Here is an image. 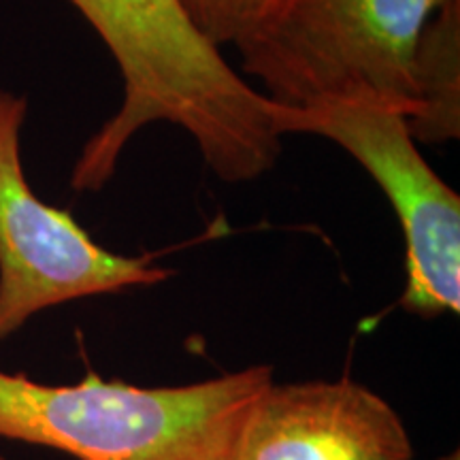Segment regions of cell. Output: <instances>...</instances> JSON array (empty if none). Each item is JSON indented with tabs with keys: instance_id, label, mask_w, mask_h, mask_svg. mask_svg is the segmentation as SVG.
I'll return each instance as SVG.
<instances>
[{
	"instance_id": "1",
	"label": "cell",
	"mask_w": 460,
	"mask_h": 460,
	"mask_svg": "<svg viewBox=\"0 0 460 460\" xmlns=\"http://www.w3.org/2000/svg\"><path fill=\"white\" fill-rule=\"evenodd\" d=\"M111 51L124 99L84 146L75 190H101L139 130L180 126L207 169L226 183L254 181L279 160L278 102L194 31L177 0H71Z\"/></svg>"
},
{
	"instance_id": "2",
	"label": "cell",
	"mask_w": 460,
	"mask_h": 460,
	"mask_svg": "<svg viewBox=\"0 0 460 460\" xmlns=\"http://www.w3.org/2000/svg\"><path fill=\"white\" fill-rule=\"evenodd\" d=\"M271 384L264 365L163 388L96 373L49 386L0 371V437L77 460H230L247 411Z\"/></svg>"
},
{
	"instance_id": "3",
	"label": "cell",
	"mask_w": 460,
	"mask_h": 460,
	"mask_svg": "<svg viewBox=\"0 0 460 460\" xmlns=\"http://www.w3.org/2000/svg\"><path fill=\"white\" fill-rule=\"evenodd\" d=\"M441 0H288L237 48L284 107L369 102L413 118V54Z\"/></svg>"
},
{
	"instance_id": "4",
	"label": "cell",
	"mask_w": 460,
	"mask_h": 460,
	"mask_svg": "<svg viewBox=\"0 0 460 460\" xmlns=\"http://www.w3.org/2000/svg\"><path fill=\"white\" fill-rule=\"evenodd\" d=\"M281 137L315 135L343 147L386 194L405 241L401 307L420 318L460 312V197L433 171L405 115L369 102L278 105Z\"/></svg>"
},
{
	"instance_id": "5",
	"label": "cell",
	"mask_w": 460,
	"mask_h": 460,
	"mask_svg": "<svg viewBox=\"0 0 460 460\" xmlns=\"http://www.w3.org/2000/svg\"><path fill=\"white\" fill-rule=\"evenodd\" d=\"M26 115L24 96L0 90V341L49 307L156 286L172 275L149 256L99 245L68 211L32 192L20 154Z\"/></svg>"
},
{
	"instance_id": "6",
	"label": "cell",
	"mask_w": 460,
	"mask_h": 460,
	"mask_svg": "<svg viewBox=\"0 0 460 460\" xmlns=\"http://www.w3.org/2000/svg\"><path fill=\"white\" fill-rule=\"evenodd\" d=\"M388 401L349 377L271 384L247 411L230 460H411Z\"/></svg>"
},
{
	"instance_id": "7",
	"label": "cell",
	"mask_w": 460,
	"mask_h": 460,
	"mask_svg": "<svg viewBox=\"0 0 460 460\" xmlns=\"http://www.w3.org/2000/svg\"><path fill=\"white\" fill-rule=\"evenodd\" d=\"M418 111L407 119L420 143L460 135V0H441L418 37L413 54Z\"/></svg>"
},
{
	"instance_id": "8",
	"label": "cell",
	"mask_w": 460,
	"mask_h": 460,
	"mask_svg": "<svg viewBox=\"0 0 460 460\" xmlns=\"http://www.w3.org/2000/svg\"><path fill=\"white\" fill-rule=\"evenodd\" d=\"M288 0H177L183 15L214 48L237 49L267 24Z\"/></svg>"
},
{
	"instance_id": "9",
	"label": "cell",
	"mask_w": 460,
	"mask_h": 460,
	"mask_svg": "<svg viewBox=\"0 0 460 460\" xmlns=\"http://www.w3.org/2000/svg\"><path fill=\"white\" fill-rule=\"evenodd\" d=\"M439 460H458V452H454V454H447V456L439 458Z\"/></svg>"
},
{
	"instance_id": "10",
	"label": "cell",
	"mask_w": 460,
	"mask_h": 460,
	"mask_svg": "<svg viewBox=\"0 0 460 460\" xmlns=\"http://www.w3.org/2000/svg\"><path fill=\"white\" fill-rule=\"evenodd\" d=\"M0 460H4V458H3V456H0Z\"/></svg>"
}]
</instances>
